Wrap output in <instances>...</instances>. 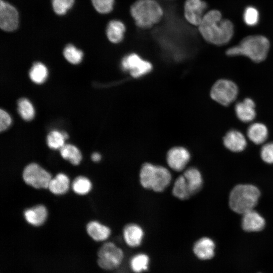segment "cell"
<instances>
[{"label": "cell", "mask_w": 273, "mask_h": 273, "mask_svg": "<svg viewBox=\"0 0 273 273\" xmlns=\"http://www.w3.org/2000/svg\"><path fill=\"white\" fill-rule=\"evenodd\" d=\"M149 258L145 254H138L133 256L130 261V266L133 271L141 272L147 269Z\"/></svg>", "instance_id": "obj_32"}, {"label": "cell", "mask_w": 273, "mask_h": 273, "mask_svg": "<svg viewBox=\"0 0 273 273\" xmlns=\"http://www.w3.org/2000/svg\"><path fill=\"white\" fill-rule=\"evenodd\" d=\"M91 159L94 162H99L101 159V155L97 152L93 153L91 156Z\"/></svg>", "instance_id": "obj_37"}, {"label": "cell", "mask_w": 273, "mask_h": 273, "mask_svg": "<svg viewBox=\"0 0 273 273\" xmlns=\"http://www.w3.org/2000/svg\"><path fill=\"white\" fill-rule=\"evenodd\" d=\"M239 94L237 85L232 80L220 79L211 87V98L221 105L228 106L234 102Z\"/></svg>", "instance_id": "obj_6"}, {"label": "cell", "mask_w": 273, "mask_h": 273, "mask_svg": "<svg viewBox=\"0 0 273 273\" xmlns=\"http://www.w3.org/2000/svg\"><path fill=\"white\" fill-rule=\"evenodd\" d=\"M247 135L248 139L254 144H261L264 143L268 138V128L262 123L254 122L248 127Z\"/></svg>", "instance_id": "obj_20"}, {"label": "cell", "mask_w": 273, "mask_h": 273, "mask_svg": "<svg viewBox=\"0 0 273 273\" xmlns=\"http://www.w3.org/2000/svg\"><path fill=\"white\" fill-rule=\"evenodd\" d=\"M74 0H52L54 12L58 15H64L74 4Z\"/></svg>", "instance_id": "obj_33"}, {"label": "cell", "mask_w": 273, "mask_h": 273, "mask_svg": "<svg viewBox=\"0 0 273 273\" xmlns=\"http://www.w3.org/2000/svg\"><path fill=\"white\" fill-rule=\"evenodd\" d=\"M270 48L269 39L262 35H251L244 37L240 43L229 48L226 55L244 56L254 62L259 63L267 57Z\"/></svg>", "instance_id": "obj_3"}, {"label": "cell", "mask_w": 273, "mask_h": 273, "mask_svg": "<svg viewBox=\"0 0 273 273\" xmlns=\"http://www.w3.org/2000/svg\"><path fill=\"white\" fill-rule=\"evenodd\" d=\"M260 193L255 186L239 184L231 191L229 196V206L236 213L244 214L253 210L257 205Z\"/></svg>", "instance_id": "obj_4"}, {"label": "cell", "mask_w": 273, "mask_h": 273, "mask_svg": "<svg viewBox=\"0 0 273 273\" xmlns=\"http://www.w3.org/2000/svg\"><path fill=\"white\" fill-rule=\"evenodd\" d=\"M61 156L69 161L72 164L77 165L82 159V155L79 150L71 144H65L60 149Z\"/></svg>", "instance_id": "obj_25"}, {"label": "cell", "mask_w": 273, "mask_h": 273, "mask_svg": "<svg viewBox=\"0 0 273 273\" xmlns=\"http://www.w3.org/2000/svg\"><path fill=\"white\" fill-rule=\"evenodd\" d=\"M172 178L169 169L163 165L146 162L140 169L139 183L147 190L162 193L169 186Z\"/></svg>", "instance_id": "obj_2"}, {"label": "cell", "mask_w": 273, "mask_h": 273, "mask_svg": "<svg viewBox=\"0 0 273 273\" xmlns=\"http://www.w3.org/2000/svg\"><path fill=\"white\" fill-rule=\"evenodd\" d=\"M223 143L226 149L233 152L243 151L247 146L244 135L236 129L228 131L223 138Z\"/></svg>", "instance_id": "obj_15"}, {"label": "cell", "mask_w": 273, "mask_h": 273, "mask_svg": "<svg viewBox=\"0 0 273 273\" xmlns=\"http://www.w3.org/2000/svg\"><path fill=\"white\" fill-rule=\"evenodd\" d=\"M122 69L128 70L134 77H140L149 72L152 64L142 59L138 55L132 53L123 58L121 62Z\"/></svg>", "instance_id": "obj_10"}, {"label": "cell", "mask_w": 273, "mask_h": 273, "mask_svg": "<svg viewBox=\"0 0 273 273\" xmlns=\"http://www.w3.org/2000/svg\"><path fill=\"white\" fill-rule=\"evenodd\" d=\"M96 11L101 14H107L113 9L114 0H92Z\"/></svg>", "instance_id": "obj_34"}, {"label": "cell", "mask_w": 273, "mask_h": 273, "mask_svg": "<svg viewBox=\"0 0 273 273\" xmlns=\"http://www.w3.org/2000/svg\"><path fill=\"white\" fill-rule=\"evenodd\" d=\"M18 13L16 8L10 4L1 0L0 27L6 31L15 30L18 25Z\"/></svg>", "instance_id": "obj_12"}, {"label": "cell", "mask_w": 273, "mask_h": 273, "mask_svg": "<svg viewBox=\"0 0 273 273\" xmlns=\"http://www.w3.org/2000/svg\"><path fill=\"white\" fill-rule=\"evenodd\" d=\"M25 183L36 189H47L52 179L51 174L35 163L27 165L22 173Z\"/></svg>", "instance_id": "obj_8"}, {"label": "cell", "mask_w": 273, "mask_h": 273, "mask_svg": "<svg viewBox=\"0 0 273 273\" xmlns=\"http://www.w3.org/2000/svg\"><path fill=\"white\" fill-rule=\"evenodd\" d=\"M198 29L206 41L216 46L228 43L234 34L233 23L223 18L221 12L217 10H211L205 13Z\"/></svg>", "instance_id": "obj_1"}, {"label": "cell", "mask_w": 273, "mask_h": 273, "mask_svg": "<svg viewBox=\"0 0 273 273\" xmlns=\"http://www.w3.org/2000/svg\"><path fill=\"white\" fill-rule=\"evenodd\" d=\"M92 183L89 179L83 176L76 177L72 185L74 192L79 195H85L89 193L92 189Z\"/></svg>", "instance_id": "obj_29"}, {"label": "cell", "mask_w": 273, "mask_h": 273, "mask_svg": "<svg viewBox=\"0 0 273 273\" xmlns=\"http://www.w3.org/2000/svg\"><path fill=\"white\" fill-rule=\"evenodd\" d=\"M68 135L65 132L54 130L47 137V143L49 148L54 150L60 149L64 145Z\"/></svg>", "instance_id": "obj_26"}, {"label": "cell", "mask_w": 273, "mask_h": 273, "mask_svg": "<svg viewBox=\"0 0 273 273\" xmlns=\"http://www.w3.org/2000/svg\"><path fill=\"white\" fill-rule=\"evenodd\" d=\"M48 211L42 205H37L26 209L24 213L25 220L29 224L34 226H39L46 221Z\"/></svg>", "instance_id": "obj_19"}, {"label": "cell", "mask_w": 273, "mask_h": 273, "mask_svg": "<svg viewBox=\"0 0 273 273\" xmlns=\"http://www.w3.org/2000/svg\"><path fill=\"white\" fill-rule=\"evenodd\" d=\"M65 58L70 63L77 64L81 62L83 52L71 44H67L63 51Z\"/></svg>", "instance_id": "obj_30"}, {"label": "cell", "mask_w": 273, "mask_h": 273, "mask_svg": "<svg viewBox=\"0 0 273 273\" xmlns=\"http://www.w3.org/2000/svg\"><path fill=\"white\" fill-rule=\"evenodd\" d=\"M130 11L135 24L143 29L150 28L159 22L163 14L161 7L154 0H137Z\"/></svg>", "instance_id": "obj_5"}, {"label": "cell", "mask_w": 273, "mask_h": 273, "mask_svg": "<svg viewBox=\"0 0 273 273\" xmlns=\"http://www.w3.org/2000/svg\"><path fill=\"white\" fill-rule=\"evenodd\" d=\"M122 234L123 239L128 246L136 247L141 244L145 232L140 224L135 222H130L124 226Z\"/></svg>", "instance_id": "obj_13"}, {"label": "cell", "mask_w": 273, "mask_h": 273, "mask_svg": "<svg viewBox=\"0 0 273 273\" xmlns=\"http://www.w3.org/2000/svg\"><path fill=\"white\" fill-rule=\"evenodd\" d=\"M191 159L189 151L181 146L170 148L166 155V162L168 167L176 172H183L188 167Z\"/></svg>", "instance_id": "obj_9"}, {"label": "cell", "mask_w": 273, "mask_h": 273, "mask_svg": "<svg viewBox=\"0 0 273 273\" xmlns=\"http://www.w3.org/2000/svg\"><path fill=\"white\" fill-rule=\"evenodd\" d=\"M171 193L175 198L182 201L187 200L192 196L183 174L175 179Z\"/></svg>", "instance_id": "obj_24"}, {"label": "cell", "mask_w": 273, "mask_h": 273, "mask_svg": "<svg viewBox=\"0 0 273 273\" xmlns=\"http://www.w3.org/2000/svg\"><path fill=\"white\" fill-rule=\"evenodd\" d=\"M123 258L122 250L114 243H104L98 252L99 266L105 270H112L118 267Z\"/></svg>", "instance_id": "obj_7"}, {"label": "cell", "mask_w": 273, "mask_h": 273, "mask_svg": "<svg viewBox=\"0 0 273 273\" xmlns=\"http://www.w3.org/2000/svg\"><path fill=\"white\" fill-rule=\"evenodd\" d=\"M207 5L202 0H186L184 5V16L191 24L198 26L205 14Z\"/></svg>", "instance_id": "obj_11"}, {"label": "cell", "mask_w": 273, "mask_h": 273, "mask_svg": "<svg viewBox=\"0 0 273 273\" xmlns=\"http://www.w3.org/2000/svg\"><path fill=\"white\" fill-rule=\"evenodd\" d=\"M260 15L258 9L254 6L247 7L243 14V19L245 24L250 27L257 25L259 21Z\"/></svg>", "instance_id": "obj_31"}, {"label": "cell", "mask_w": 273, "mask_h": 273, "mask_svg": "<svg viewBox=\"0 0 273 273\" xmlns=\"http://www.w3.org/2000/svg\"><path fill=\"white\" fill-rule=\"evenodd\" d=\"M88 235L95 241H104L107 240L111 234V230L107 225L97 221H92L86 225Z\"/></svg>", "instance_id": "obj_21"}, {"label": "cell", "mask_w": 273, "mask_h": 273, "mask_svg": "<svg viewBox=\"0 0 273 273\" xmlns=\"http://www.w3.org/2000/svg\"><path fill=\"white\" fill-rule=\"evenodd\" d=\"M235 112L241 121L245 123L251 122L256 115L255 103L252 99L246 98L236 104Z\"/></svg>", "instance_id": "obj_14"}, {"label": "cell", "mask_w": 273, "mask_h": 273, "mask_svg": "<svg viewBox=\"0 0 273 273\" xmlns=\"http://www.w3.org/2000/svg\"><path fill=\"white\" fill-rule=\"evenodd\" d=\"M260 157L262 160L268 163H273V142L264 144L260 150Z\"/></svg>", "instance_id": "obj_35"}, {"label": "cell", "mask_w": 273, "mask_h": 273, "mask_svg": "<svg viewBox=\"0 0 273 273\" xmlns=\"http://www.w3.org/2000/svg\"><path fill=\"white\" fill-rule=\"evenodd\" d=\"M0 130L3 131L10 126L12 119L9 113L3 109L0 110Z\"/></svg>", "instance_id": "obj_36"}, {"label": "cell", "mask_w": 273, "mask_h": 273, "mask_svg": "<svg viewBox=\"0 0 273 273\" xmlns=\"http://www.w3.org/2000/svg\"><path fill=\"white\" fill-rule=\"evenodd\" d=\"M126 28L123 22L117 20L110 21L106 28V35L112 43L121 42L124 37Z\"/></svg>", "instance_id": "obj_22"}, {"label": "cell", "mask_w": 273, "mask_h": 273, "mask_svg": "<svg viewBox=\"0 0 273 273\" xmlns=\"http://www.w3.org/2000/svg\"><path fill=\"white\" fill-rule=\"evenodd\" d=\"M182 174L192 196L201 190L203 179L202 173L198 168L194 166L188 167L183 171Z\"/></svg>", "instance_id": "obj_17"}, {"label": "cell", "mask_w": 273, "mask_h": 273, "mask_svg": "<svg viewBox=\"0 0 273 273\" xmlns=\"http://www.w3.org/2000/svg\"><path fill=\"white\" fill-rule=\"evenodd\" d=\"M215 243L206 237L198 239L194 244L193 251L198 258L203 260L209 259L214 255Z\"/></svg>", "instance_id": "obj_18"}, {"label": "cell", "mask_w": 273, "mask_h": 273, "mask_svg": "<svg viewBox=\"0 0 273 273\" xmlns=\"http://www.w3.org/2000/svg\"><path fill=\"white\" fill-rule=\"evenodd\" d=\"M265 224L264 218L254 209L243 214L242 226L246 232L260 231L264 228Z\"/></svg>", "instance_id": "obj_16"}, {"label": "cell", "mask_w": 273, "mask_h": 273, "mask_svg": "<svg viewBox=\"0 0 273 273\" xmlns=\"http://www.w3.org/2000/svg\"><path fill=\"white\" fill-rule=\"evenodd\" d=\"M69 179L65 174L60 173L50 181L48 189L53 194L62 195L66 193L69 188Z\"/></svg>", "instance_id": "obj_23"}, {"label": "cell", "mask_w": 273, "mask_h": 273, "mask_svg": "<svg viewBox=\"0 0 273 273\" xmlns=\"http://www.w3.org/2000/svg\"><path fill=\"white\" fill-rule=\"evenodd\" d=\"M29 75L33 82L37 84H41L46 80L48 71L44 64L40 62H36L31 68Z\"/></svg>", "instance_id": "obj_27"}, {"label": "cell", "mask_w": 273, "mask_h": 273, "mask_svg": "<svg viewBox=\"0 0 273 273\" xmlns=\"http://www.w3.org/2000/svg\"><path fill=\"white\" fill-rule=\"evenodd\" d=\"M18 111L21 117L26 121L32 120L35 114L31 103L26 98H21L17 102Z\"/></svg>", "instance_id": "obj_28"}]
</instances>
